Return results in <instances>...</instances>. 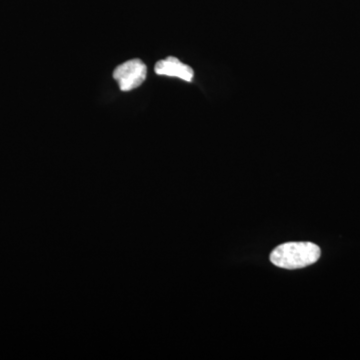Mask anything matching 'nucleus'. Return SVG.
I'll return each instance as SVG.
<instances>
[{
    "label": "nucleus",
    "instance_id": "7ed1b4c3",
    "mask_svg": "<svg viewBox=\"0 0 360 360\" xmlns=\"http://www.w3.org/2000/svg\"><path fill=\"white\" fill-rule=\"evenodd\" d=\"M155 71L156 75L179 77L187 82H193L194 75L193 70L191 66L180 63L179 59L172 56L158 61L155 65Z\"/></svg>",
    "mask_w": 360,
    "mask_h": 360
},
{
    "label": "nucleus",
    "instance_id": "f257e3e1",
    "mask_svg": "<svg viewBox=\"0 0 360 360\" xmlns=\"http://www.w3.org/2000/svg\"><path fill=\"white\" fill-rule=\"evenodd\" d=\"M321 248L312 243H288L277 246L270 262L284 269H298L315 264L321 257Z\"/></svg>",
    "mask_w": 360,
    "mask_h": 360
},
{
    "label": "nucleus",
    "instance_id": "f03ea898",
    "mask_svg": "<svg viewBox=\"0 0 360 360\" xmlns=\"http://www.w3.org/2000/svg\"><path fill=\"white\" fill-rule=\"evenodd\" d=\"M148 75V68L141 59H131L118 65L113 71V78L122 91H129L141 86Z\"/></svg>",
    "mask_w": 360,
    "mask_h": 360
}]
</instances>
